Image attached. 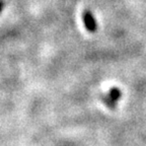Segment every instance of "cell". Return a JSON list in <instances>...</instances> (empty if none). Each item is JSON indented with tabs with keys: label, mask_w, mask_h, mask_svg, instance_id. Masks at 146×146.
<instances>
[{
	"label": "cell",
	"mask_w": 146,
	"mask_h": 146,
	"mask_svg": "<svg viewBox=\"0 0 146 146\" xmlns=\"http://www.w3.org/2000/svg\"><path fill=\"white\" fill-rule=\"evenodd\" d=\"M121 96H122L121 89L119 88V87H111L108 94L102 96V100L105 103V105L109 109L114 110L117 106V102L121 98Z\"/></svg>",
	"instance_id": "cell-1"
},
{
	"label": "cell",
	"mask_w": 146,
	"mask_h": 146,
	"mask_svg": "<svg viewBox=\"0 0 146 146\" xmlns=\"http://www.w3.org/2000/svg\"><path fill=\"white\" fill-rule=\"evenodd\" d=\"M3 7H4V0H0V12L2 11Z\"/></svg>",
	"instance_id": "cell-3"
},
{
	"label": "cell",
	"mask_w": 146,
	"mask_h": 146,
	"mask_svg": "<svg viewBox=\"0 0 146 146\" xmlns=\"http://www.w3.org/2000/svg\"><path fill=\"white\" fill-rule=\"evenodd\" d=\"M82 21L84 23V27L89 33H96L98 30V23H96V18L90 10L85 9L82 11Z\"/></svg>",
	"instance_id": "cell-2"
}]
</instances>
